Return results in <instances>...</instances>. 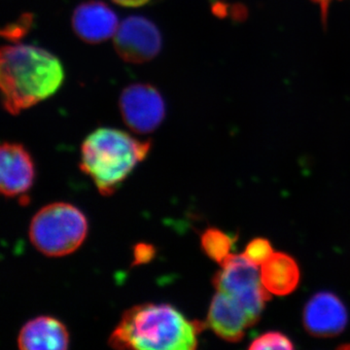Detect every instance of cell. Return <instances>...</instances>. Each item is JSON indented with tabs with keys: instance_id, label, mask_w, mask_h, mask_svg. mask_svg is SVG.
<instances>
[{
	"instance_id": "1",
	"label": "cell",
	"mask_w": 350,
	"mask_h": 350,
	"mask_svg": "<svg viewBox=\"0 0 350 350\" xmlns=\"http://www.w3.org/2000/svg\"><path fill=\"white\" fill-rule=\"evenodd\" d=\"M202 327L167 304H142L124 312L109 345L117 349L193 350Z\"/></svg>"
},
{
	"instance_id": "2",
	"label": "cell",
	"mask_w": 350,
	"mask_h": 350,
	"mask_svg": "<svg viewBox=\"0 0 350 350\" xmlns=\"http://www.w3.org/2000/svg\"><path fill=\"white\" fill-rule=\"evenodd\" d=\"M64 77L61 62L46 50L25 44L2 48V100L12 114L33 107L56 93Z\"/></svg>"
},
{
	"instance_id": "3",
	"label": "cell",
	"mask_w": 350,
	"mask_h": 350,
	"mask_svg": "<svg viewBox=\"0 0 350 350\" xmlns=\"http://www.w3.org/2000/svg\"><path fill=\"white\" fill-rule=\"evenodd\" d=\"M142 142L116 129L100 128L83 142L80 169L93 179L101 195H112L150 150Z\"/></svg>"
},
{
	"instance_id": "4",
	"label": "cell",
	"mask_w": 350,
	"mask_h": 350,
	"mask_svg": "<svg viewBox=\"0 0 350 350\" xmlns=\"http://www.w3.org/2000/svg\"><path fill=\"white\" fill-rule=\"evenodd\" d=\"M88 234L86 216L66 202H54L42 207L32 218L29 239L36 250L49 257L75 252Z\"/></svg>"
},
{
	"instance_id": "5",
	"label": "cell",
	"mask_w": 350,
	"mask_h": 350,
	"mask_svg": "<svg viewBox=\"0 0 350 350\" xmlns=\"http://www.w3.org/2000/svg\"><path fill=\"white\" fill-rule=\"evenodd\" d=\"M213 283L217 291L230 295L241 304L252 325L256 323L271 294L262 285L256 265L243 255L231 254L221 264Z\"/></svg>"
},
{
	"instance_id": "6",
	"label": "cell",
	"mask_w": 350,
	"mask_h": 350,
	"mask_svg": "<svg viewBox=\"0 0 350 350\" xmlns=\"http://www.w3.org/2000/svg\"><path fill=\"white\" fill-rule=\"evenodd\" d=\"M124 121L138 133L155 131L165 118V103L150 85H133L126 88L120 98Z\"/></svg>"
},
{
	"instance_id": "7",
	"label": "cell",
	"mask_w": 350,
	"mask_h": 350,
	"mask_svg": "<svg viewBox=\"0 0 350 350\" xmlns=\"http://www.w3.org/2000/svg\"><path fill=\"white\" fill-rule=\"evenodd\" d=\"M114 44L125 61L140 64L150 61L158 55L162 47V38L153 23L133 16L119 25Z\"/></svg>"
},
{
	"instance_id": "8",
	"label": "cell",
	"mask_w": 350,
	"mask_h": 350,
	"mask_svg": "<svg viewBox=\"0 0 350 350\" xmlns=\"http://www.w3.org/2000/svg\"><path fill=\"white\" fill-rule=\"evenodd\" d=\"M36 176L33 161L23 145L3 144L0 152V189L7 198L25 195Z\"/></svg>"
},
{
	"instance_id": "9",
	"label": "cell",
	"mask_w": 350,
	"mask_h": 350,
	"mask_svg": "<svg viewBox=\"0 0 350 350\" xmlns=\"http://www.w3.org/2000/svg\"><path fill=\"white\" fill-rule=\"evenodd\" d=\"M347 323V308L336 295L321 292L314 295L304 310V324L308 333L317 337H334Z\"/></svg>"
},
{
	"instance_id": "10",
	"label": "cell",
	"mask_w": 350,
	"mask_h": 350,
	"mask_svg": "<svg viewBox=\"0 0 350 350\" xmlns=\"http://www.w3.org/2000/svg\"><path fill=\"white\" fill-rule=\"evenodd\" d=\"M207 324L216 335L231 342L241 340L246 329L252 325L241 304L221 291H217L211 301Z\"/></svg>"
},
{
	"instance_id": "11",
	"label": "cell",
	"mask_w": 350,
	"mask_h": 350,
	"mask_svg": "<svg viewBox=\"0 0 350 350\" xmlns=\"http://www.w3.org/2000/svg\"><path fill=\"white\" fill-rule=\"evenodd\" d=\"M73 27L80 38L87 42L98 43L115 36L118 29V18L103 2L90 1L76 9Z\"/></svg>"
},
{
	"instance_id": "12",
	"label": "cell",
	"mask_w": 350,
	"mask_h": 350,
	"mask_svg": "<svg viewBox=\"0 0 350 350\" xmlns=\"http://www.w3.org/2000/svg\"><path fill=\"white\" fill-rule=\"evenodd\" d=\"M69 334L59 320L39 317L27 322L20 331L18 345L23 350L66 349Z\"/></svg>"
},
{
	"instance_id": "13",
	"label": "cell",
	"mask_w": 350,
	"mask_h": 350,
	"mask_svg": "<svg viewBox=\"0 0 350 350\" xmlns=\"http://www.w3.org/2000/svg\"><path fill=\"white\" fill-rule=\"evenodd\" d=\"M261 280L269 293L285 296L296 289L300 282V269L289 255L273 253L262 265Z\"/></svg>"
},
{
	"instance_id": "14",
	"label": "cell",
	"mask_w": 350,
	"mask_h": 350,
	"mask_svg": "<svg viewBox=\"0 0 350 350\" xmlns=\"http://www.w3.org/2000/svg\"><path fill=\"white\" fill-rule=\"evenodd\" d=\"M200 241L207 256L221 265L232 254L234 239L216 228H209L202 234Z\"/></svg>"
},
{
	"instance_id": "15",
	"label": "cell",
	"mask_w": 350,
	"mask_h": 350,
	"mask_svg": "<svg viewBox=\"0 0 350 350\" xmlns=\"http://www.w3.org/2000/svg\"><path fill=\"white\" fill-rule=\"evenodd\" d=\"M294 345L291 340L280 332H268V333L262 334L259 338H257L252 345H250V349L261 350V349H293Z\"/></svg>"
},
{
	"instance_id": "16",
	"label": "cell",
	"mask_w": 350,
	"mask_h": 350,
	"mask_svg": "<svg viewBox=\"0 0 350 350\" xmlns=\"http://www.w3.org/2000/svg\"><path fill=\"white\" fill-rule=\"evenodd\" d=\"M273 254V247L268 239L258 238L247 244L243 255L252 264L262 266Z\"/></svg>"
},
{
	"instance_id": "17",
	"label": "cell",
	"mask_w": 350,
	"mask_h": 350,
	"mask_svg": "<svg viewBox=\"0 0 350 350\" xmlns=\"http://www.w3.org/2000/svg\"><path fill=\"white\" fill-rule=\"evenodd\" d=\"M152 252H153V250H149L148 245H139L137 248V255H135L137 257L135 258L140 260V262L147 261L149 257H152Z\"/></svg>"
},
{
	"instance_id": "18",
	"label": "cell",
	"mask_w": 350,
	"mask_h": 350,
	"mask_svg": "<svg viewBox=\"0 0 350 350\" xmlns=\"http://www.w3.org/2000/svg\"><path fill=\"white\" fill-rule=\"evenodd\" d=\"M113 1L116 2V3L120 4V5L137 7L144 5L149 0H113Z\"/></svg>"
},
{
	"instance_id": "19",
	"label": "cell",
	"mask_w": 350,
	"mask_h": 350,
	"mask_svg": "<svg viewBox=\"0 0 350 350\" xmlns=\"http://www.w3.org/2000/svg\"><path fill=\"white\" fill-rule=\"evenodd\" d=\"M317 3L319 4L320 7H321L322 11L325 14L327 12V8H328L329 4L332 0H314Z\"/></svg>"
}]
</instances>
